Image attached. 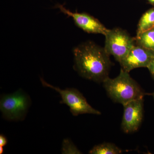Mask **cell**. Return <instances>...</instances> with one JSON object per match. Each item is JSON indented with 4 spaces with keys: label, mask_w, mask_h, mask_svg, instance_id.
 <instances>
[{
    "label": "cell",
    "mask_w": 154,
    "mask_h": 154,
    "mask_svg": "<svg viewBox=\"0 0 154 154\" xmlns=\"http://www.w3.org/2000/svg\"><path fill=\"white\" fill-rule=\"evenodd\" d=\"M74 68L81 76L97 83L108 78L112 63L104 48L86 42L74 49Z\"/></svg>",
    "instance_id": "cell-1"
},
{
    "label": "cell",
    "mask_w": 154,
    "mask_h": 154,
    "mask_svg": "<svg viewBox=\"0 0 154 154\" xmlns=\"http://www.w3.org/2000/svg\"><path fill=\"white\" fill-rule=\"evenodd\" d=\"M103 86L108 96L113 102L122 105L128 102L143 98L144 92L140 86L129 74L121 69L118 76L107 78Z\"/></svg>",
    "instance_id": "cell-2"
},
{
    "label": "cell",
    "mask_w": 154,
    "mask_h": 154,
    "mask_svg": "<svg viewBox=\"0 0 154 154\" xmlns=\"http://www.w3.org/2000/svg\"><path fill=\"white\" fill-rule=\"evenodd\" d=\"M31 104L29 95L19 89L13 94L2 95L0 100V110L6 120L22 121L26 117Z\"/></svg>",
    "instance_id": "cell-3"
},
{
    "label": "cell",
    "mask_w": 154,
    "mask_h": 154,
    "mask_svg": "<svg viewBox=\"0 0 154 154\" xmlns=\"http://www.w3.org/2000/svg\"><path fill=\"white\" fill-rule=\"evenodd\" d=\"M40 81L42 85L51 88L60 94L62 100L60 104H66L69 107L73 115L77 116L83 114H92L100 115L101 112L92 107L87 102L83 94L76 89L68 88L64 90L51 85L46 82L42 78Z\"/></svg>",
    "instance_id": "cell-4"
},
{
    "label": "cell",
    "mask_w": 154,
    "mask_h": 154,
    "mask_svg": "<svg viewBox=\"0 0 154 154\" xmlns=\"http://www.w3.org/2000/svg\"><path fill=\"white\" fill-rule=\"evenodd\" d=\"M105 36V51L109 55L113 56L119 63L135 45V39L121 28L110 29Z\"/></svg>",
    "instance_id": "cell-5"
},
{
    "label": "cell",
    "mask_w": 154,
    "mask_h": 154,
    "mask_svg": "<svg viewBox=\"0 0 154 154\" xmlns=\"http://www.w3.org/2000/svg\"><path fill=\"white\" fill-rule=\"evenodd\" d=\"M124 112L121 128L127 134L132 133L138 129L143 117V98L133 100L123 105Z\"/></svg>",
    "instance_id": "cell-6"
},
{
    "label": "cell",
    "mask_w": 154,
    "mask_h": 154,
    "mask_svg": "<svg viewBox=\"0 0 154 154\" xmlns=\"http://www.w3.org/2000/svg\"><path fill=\"white\" fill-rule=\"evenodd\" d=\"M56 7L62 13L71 17L75 24L87 33L101 34L105 36L110 30L106 28L98 19L90 14L71 12L60 4L57 5Z\"/></svg>",
    "instance_id": "cell-7"
},
{
    "label": "cell",
    "mask_w": 154,
    "mask_h": 154,
    "mask_svg": "<svg viewBox=\"0 0 154 154\" xmlns=\"http://www.w3.org/2000/svg\"><path fill=\"white\" fill-rule=\"evenodd\" d=\"M154 58V51L135 45L126 57L119 63L121 69L129 72L134 69L147 67Z\"/></svg>",
    "instance_id": "cell-8"
},
{
    "label": "cell",
    "mask_w": 154,
    "mask_h": 154,
    "mask_svg": "<svg viewBox=\"0 0 154 154\" xmlns=\"http://www.w3.org/2000/svg\"><path fill=\"white\" fill-rule=\"evenodd\" d=\"M154 28V8L146 12L138 24L137 35Z\"/></svg>",
    "instance_id": "cell-9"
},
{
    "label": "cell",
    "mask_w": 154,
    "mask_h": 154,
    "mask_svg": "<svg viewBox=\"0 0 154 154\" xmlns=\"http://www.w3.org/2000/svg\"><path fill=\"white\" fill-rule=\"evenodd\" d=\"M135 40L137 45L154 51V28L137 35Z\"/></svg>",
    "instance_id": "cell-10"
},
{
    "label": "cell",
    "mask_w": 154,
    "mask_h": 154,
    "mask_svg": "<svg viewBox=\"0 0 154 154\" xmlns=\"http://www.w3.org/2000/svg\"><path fill=\"white\" fill-rule=\"evenodd\" d=\"M121 149L114 144L104 143L94 146L90 151V154H119L122 153Z\"/></svg>",
    "instance_id": "cell-11"
},
{
    "label": "cell",
    "mask_w": 154,
    "mask_h": 154,
    "mask_svg": "<svg viewBox=\"0 0 154 154\" xmlns=\"http://www.w3.org/2000/svg\"><path fill=\"white\" fill-rule=\"evenodd\" d=\"M62 154H82L73 143L69 139L64 140L63 143Z\"/></svg>",
    "instance_id": "cell-12"
},
{
    "label": "cell",
    "mask_w": 154,
    "mask_h": 154,
    "mask_svg": "<svg viewBox=\"0 0 154 154\" xmlns=\"http://www.w3.org/2000/svg\"><path fill=\"white\" fill-rule=\"evenodd\" d=\"M147 68L148 69L154 79V58L151 61Z\"/></svg>",
    "instance_id": "cell-13"
},
{
    "label": "cell",
    "mask_w": 154,
    "mask_h": 154,
    "mask_svg": "<svg viewBox=\"0 0 154 154\" xmlns=\"http://www.w3.org/2000/svg\"><path fill=\"white\" fill-rule=\"evenodd\" d=\"M8 139L4 135H0V146H4L8 143Z\"/></svg>",
    "instance_id": "cell-14"
},
{
    "label": "cell",
    "mask_w": 154,
    "mask_h": 154,
    "mask_svg": "<svg viewBox=\"0 0 154 154\" xmlns=\"http://www.w3.org/2000/svg\"><path fill=\"white\" fill-rule=\"evenodd\" d=\"M4 152V149L3 148V146H0V154H2Z\"/></svg>",
    "instance_id": "cell-15"
},
{
    "label": "cell",
    "mask_w": 154,
    "mask_h": 154,
    "mask_svg": "<svg viewBox=\"0 0 154 154\" xmlns=\"http://www.w3.org/2000/svg\"><path fill=\"white\" fill-rule=\"evenodd\" d=\"M149 2L152 5H154V0H148Z\"/></svg>",
    "instance_id": "cell-16"
},
{
    "label": "cell",
    "mask_w": 154,
    "mask_h": 154,
    "mask_svg": "<svg viewBox=\"0 0 154 154\" xmlns=\"http://www.w3.org/2000/svg\"><path fill=\"white\" fill-rule=\"evenodd\" d=\"M152 95L153 97V98H154V92L152 94Z\"/></svg>",
    "instance_id": "cell-17"
}]
</instances>
